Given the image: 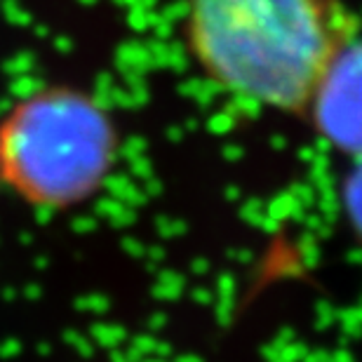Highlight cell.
Masks as SVG:
<instances>
[{
    "instance_id": "3",
    "label": "cell",
    "mask_w": 362,
    "mask_h": 362,
    "mask_svg": "<svg viewBox=\"0 0 362 362\" xmlns=\"http://www.w3.org/2000/svg\"><path fill=\"white\" fill-rule=\"evenodd\" d=\"M317 136L349 160L362 158V33L351 35L329 59L306 113Z\"/></svg>"
},
{
    "instance_id": "4",
    "label": "cell",
    "mask_w": 362,
    "mask_h": 362,
    "mask_svg": "<svg viewBox=\"0 0 362 362\" xmlns=\"http://www.w3.org/2000/svg\"><path fill=\"white\" fill-rule=\"evenodd\" d=\"M339 198H341L344 219L362 245V158L360 160H351V170L341 181Z\"/></svg>"
},
{
    "instance_id": "1",
    "label": "cell",
    "mask_w": 362,
    "mask_h": 362,
    "mask_svg": "<svg viewBox=\"0 0 362 362\" xmlns=\"http://www.w3.org/2000/svg\"><path fill=\"white\" fill-rule=\"evenodd\" d=\"M358 31L341 0H186V45L207 81L278 113H306L329 59Z\"/></svg>"
},
{
    "instance_id": "2",
    "label": "cell",
    "mask_w": 362,
    "mask_h": 362,
    "mask_svg": "<svg viewBox=\"0 0 362 362\" xmlns=\"http://www.w3.org/2000/svg\"><path fill=\"white\" fill-rule=\"evenodd\" d=\"M118 160V127L88 92L49 88L19 101L0 132V168L21 198L47 209L81 205Z\"/></svg>"
}]
</instances>
